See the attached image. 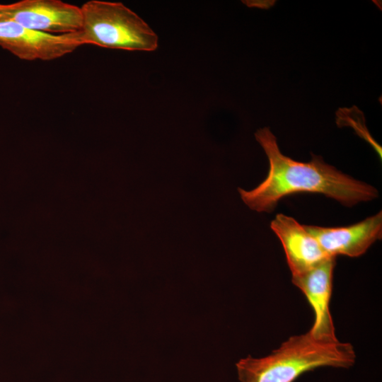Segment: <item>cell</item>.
<instances>
[{"mask_svg": "<svg viewBox=\"0 0 382 382\" xmlns=\"http://www.w3.org/2000/svg\"><path fill=\"white\" fill-rule=\"evenodd\" d=\"M304 227L328 255L356 257L364 254L376 241L381 239L382 213L380 211L363 221L346 226L304 225Z\"/></svg>", "mask_w": 382, "mask_h": 382, "instance_id": "obj_7", "label": "cell"}, {"mask_svg": "<svg viewBox=\"0 0 382 382\" xmlns=\"http://www.w3.org/2000/svg\"><path fill=\"white\" fill-rule=\"evenodd\" d=\"M335 258L330 257L316 266L291 277L292 283L304 294L314 313V321L308 331L321 340L337 339L330 311Z\"/></svg>", "mask_w": 382, "mask_h": 382, "instance_id": "obj_6", "label": "cell"}, {"mask_svg": "<svg viewBox=\"0 0 382 382\" xmlns=\"http://www.w3.org/2000/svg\"><path fill=\"white\" fill-rule=\"evenodd\" d=\"M1 19L14 21L25 28L52 35L81 31V8L60 0H21L0 4Z\"/></svg>", "mask_w": 382, "mask_h": 382, "instance_id": "obj_4", "label": "cell"}, {"mask_svg": "<svg viewBox=\"0 0 382 382\" xmlns=\"http://www.w3.org/2000/svg\"><path fill=\"white\" fill-rule=\"evenodd\" d=\"M255 137L267 156L269 171L254 189L238 188L243 202L253 210L271 212L282 198L299 192L323 194L346 207L378 197L374 187L342 173L320 156L313 154L305 163L284 155L268 127L257 129Z\"/></svg>", "mask_w": 382, "mask_h": 382, "instance_id": "obj_1", "label": "cell"}, {"mask_svg": "<svg viewBox=\"0 0 382 382\" xmlns=\"http://www.w3.org/2000/svg\"><path fill=\"white\" fill-rule=\"evenodd\" d=\"M270 227L282 245L291 275L303 272L330 257L304 225L291 216L278 214Z\"/></svg>", "mask_w": 382, "mask_h": 382, "instance_id": "obj_8", "label": "cell"}, {"mask_svg": "<svg viewBox=\"0 0 382 382\" xmlns=\"http://www.w3.org/2000/svg\"><path fill=\"white\" fill-rule=\"evenodd\" d=\"M0 19H1V16H0Z\"/></svg>", "mask_w": 382, "mask_h": 382, "instance_id": "obj_9", "label": "cell"}, {"mask_svg": "<svg viewBox=\"0 0 382 382\" xmlns=\"http://www.w3.org/2000/svg\"><path fill=\"white\" fill-rule=\"evenodd\" d=\"M81 32L52 35L0 19V46L18 58L49 61L71 53L83 45Z\"/></svg>", "mask_w": 382, "mask_h": 382, "instance_id": "obj_5", "label": "cell"}, {"mask_svg": "<svg viewBox=\"0 0 382 382\" xmlns=\"http://www.w3.org/2000/svg\"><path fill=\"white\" fill-rule=\"evenodd\" d=\"M356 359L352 344L318 339L308 331L290 337L265 357L241 359L236 366L241 382H294L321 367L349 369Z\"/></svg>", "mask_w": 382, "mask_h": 382, "instance_id": "obj_2", "label": "cell"}, {"mask_svg": "<svg viewBox=\"0 0 382 382\" xmlns=\"http://www.w3.org/2000/svg\"><path fill=\"white\" fill-rule=\"evenodd\" d=\"M80 8L84 45L129 51L151 52L158 48V35L122 3L91 0Z\"/></svg>", "mask_w": 382, "mask_h": 382, "instance_id": "obj_3", "label": "cell"}]
</instances>
